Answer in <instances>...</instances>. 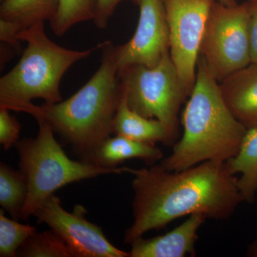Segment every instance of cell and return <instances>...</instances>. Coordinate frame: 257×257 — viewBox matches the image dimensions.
Returning <instances> with one entry per match:
<instances>
[{
	"label": "cell",
	"mask_w": 257,
	"mask_h": 257,
	"mask_svg": "<svg viewBox=\"0 0 257 257\" xmlns=\"http://www.w3.org/2000/svg\"><path fill=\"white\" fill-rule=\"evenodd\" d=\"M134 176L133 222L124 242L131 244L150 230L194 214L224 220L232 215L244 199L238 178L226 162H202L185 170L170 172L160 165L149 168L128 167Z\"/></svg>",
	"instance_id": "obj_1"
},
{
	"label": "cell",
	"mask_w": 257,
	"mask_h": 257,
	"mask_svg": "<svg viewBox=\"0 0 257 257\" xmlns=\"http://www.w3.org/2000/svg\"><path fill=\"white\" fill-rule=\"evenodd\" d=\"M111 41L101 49L100 66L92 78L72 96L56 104L20 106L35 119H44L67 142L81 161L89 163L103 142L113 134V122L122 89L118 75L116 51Z\"/></svg>",
	"instance_id": "obj_2"
},
{
	"label": "cell",
	"mask_w": 257,
	"mask_h": 257,
	"mask_svg": "<svg viewBox=\"0 0 257 257\" xmlns=\"http://www.w3.org/2000/svg\"><path fill=\"white\" fill-rule=\"evenodd\" d=\"M183 135L160 165L177 172L207 161L226 162L237 155L247 128L226 105L219 83L201 57L194 87L182 114Z\"/></svg>",
	"instance_id": "obj_3"
},
{
	"label": "cell",
	"mask_w": 257,
	"mask_h": 257,
	"mask_svg": "<svg viewBox=\"0 0 257 257\" xmlns=\"http://www.w3.org/2000/svg\"><path fill=\"white\" fill-rule=\"evenodd\" d=\"M45 23L22 30L18 38L26 42L21 59L0 79V107L16 111L35 99L46 104L63 100L60 86L64 74L74 64L101 50L106 41L86 50H73L57 45L47 37Z\"/></svg>",
	"instance_id": "obj_4"
},
{
	"label": "cell",
	"mask_w": 257,
	"mask_h": 257,
	"mask_svg": "<svg viewBox=\"0 0 257 257\" xmlns=\"http://www.w3.org/2000/svg\"><path fill=\"white\" fill-rule=\"evenodd\" d=\"M36 120L39 125L36 138H25L15 145L20 170L28 185V197L20 220L35 215L48 198L67 184L99 175L126 173L127 167L106 168L72 160L55 140L52 126L45 120Z\"/></svg>",
	"instance_id": "obj_5"
},
{
	"label": "cell",
	"mask_w": 257,
	"mask_h": 257,
	"mask_svg": "<svg viewBox=\"0 0 257 257\" xmlns=\"http://www.w3.org/2000/svg\"><path fill=\"white\" fill-rule=\"evenodd\" d=\"M119 77L128 106L145 117L159 120L173 146L179 135V109L189 94L170 53L155 67L133 66Z\"/></svg>",
	"instance_id": "obj_6"
},
{
	"label": "cell",
	"mask_w": 257,
	"mask_h": 257,
	"mask_svg": "<svg viewBox=\"0 0 257 257\" xmlns=\"http://www.w3.org/2000/svg\"><path fill=\"white\" fill-rule=\"evenodd\" d=\"M249 5L227 6L214 2L208 18L199 57L219 82L251 62Z\"/></svg>",
	"instance_id": "obj_7"
},
{
	"label": "cell",
	"mask_w": 257,
	"mask_h": 257,
	"mask_svg": "<svg viewBox=\"0 0 257 257\" xmlns=\"http://www.w3.org/2000/svg\"><path fill=\"white\" fill-rule=\"evenodd\" d=\"M214 0H163L170 30V55L190 95L201 44Z\"/></svg>",
	"instance_id": "obj_8"
},
{
	"label": "cell",
	"mask_w": 257,
	"mask_h": 257,
	"mask_svg": "<svg viewBox=\"0 0 257 257\" xmlns=\"http://www.w3.org/2000/svg\"><path fill=\"white\" fill-rule=\"evenodd\" d=\"M85 213L79 205L73 212L66 211L60 198L53 194L34 216L62 237L74 257H130V253L116 248L107 239L101 227L88 221Z\"/></svg>",
	"instance_id": "obj_9"
},
{
	"label": "cell",
	"mask_w": 257,
	"mask_h": 257,
	"mask_svg": "<svg viewBox=\"0 0 257 257\" xmlns=\"http://www.w3.org/2000/svg\"><path fill=\"white\" fill-rule=\"evenodd\" d=\"M140 16L133 37L115 47L118 75L136 65L153 67L170 53V30L163 0H138Z\"/></svg>",
	"instance_id": "obj_10"
},
{
	"label": "cell",
	"mask_w": 257,
	"mask_h": 257,
	"mask_svg": "<svg viewBox=\"0 0 257 257\" xmlns=\"http://www.w3.org/2000/svg\"><path fill=\"white\" fill-rule=\"evenodd\" d=\"M207 219L202 214L189 216L182 224L162 236L140 237L131 244L130 257H184L195 255L198 230Z\"/></svg>",
	"instance_id": "obj_11"
},
{
	"label": "cell",
	"mask_w": 257,
	"mask_h": 257,
	"mask_svg": "<svg viewBox=\"0 0 257 257\" xmlns=\"http://www.w3.org/2000/svg\"><path fill=\"white\" fill-rule=\"evenodd\" d=\"M219 83L226 105L247 130L257 126V63L231 74Z\"/></svg>",
	"instance_id": "obj_12"
},
{
	"label": "cell",
	"mask_w": 257,
	"mask_h": 257,
	"mask_svg": "<svg viewBox=\"0 0 257 257\" xmlns=\"http://www.w3.org/2000/svg\"><path fill=\"white\" fill-rule=\"evenodd\" d=\"M162 158V150L155 145L115 135L99 145L93 153L89 163L106 168H115L121 162L131 159L145 161L147 165L151 166Z\"/></svg>",
	"instance_id": "obj_13"
},
{
	"label": "cell",
	"mask_w": 257,
	"mask_h": 257,
	"mask_svg": "<svg viewBox=\"0 0 257 257\" xmlns=\"http://www.w3.org/2000/svg\"><path fill=\"white\" fill-rule=\"evenodd\" d=\"M113 134L140 143H161L170 147L168 134L164 125L159 120L148 119L132 109L123 90L113 122Z\"/></svg>",
	"instance_id": "obj_14"
},
{
	"label": "cell",
	"mask_w": 257,
	"mask_h": 257,
	"mask_svg": "<svg viewBox=\"0 0 257 257\" xmlns=\"http://www.w3.org/2000/svg\"><path fill=\"white\" fill-rule=\"evenodd\" d=\"M226 163L232 175H241L238 187L244 202L252 203L257 195V126L247 130L237 155Z\"/></svg>",
	"instance_id": "obj_15"
},
{
	"label": "cell",
	"mask_w": 257,
	"mask_h": 257,
	"mask_svg": "<svg viewBox=\"0 0 257 257\" xmlns=\"http://www.w3.org/2000/svg\"><path fill=\"white\" fill-rule=\"evenodd\" d=\"M58 7L59 0H3L0 20L13 24L20 32L37 23H50Z\"/></svg>",
	"instance_id": "obj_16"
},
{
	"label": "cell",
	"mask_w": 257,
	"mask_h": 257,
	"mask_svg": "<svg viewBox=\"0 0 257 257\" xmlns=\"http://www.w3.org/2000/svg\"><path fill=\"white\" fill-rule=\"evenodd\" d=\"M28 185L20 170L0 164V204L15 220H19L26 202Z\"/></svg>",
	"instance_id": "obj_17"
},
{
	"label": "cell",
	"mask_w": 257,
	"mask_h": 257,
	"mask_svg": "<svg viewBox=\"0 0 257 257\" xmlns=\"http://www.w3.org/2000/svg\"><path fill=\"white\" fill-rule=\"evenodd\" d=\"M96 5L97 0H59L57 14L50 22L52 32L62 37L77 24L93 21Z\"/></svg>",
	"instance_id": "obj_18"
},
{
	"label": "cell",
	"mask_w": 257,
	"mask_h": 257,
	"mask_svg": "<svg viewBox=\"0 0 257 257\" xmlns=\"http://www.w3.org/2000/svg\"><path fill=\"white\" fill-rule=\"evenodd\" d=\"M18 256L74 257L67 243L52 229L42 232L37 231L20 247Z\"/></svg>",
	"instance_id": "obj_19"
},
{
	"label": "cell",
	"mask_w": 257,
	"mask_h": 257,
	"mask_svg": "<svg viewBox=\"0 0 257 257\" xmlns=\"http://www.w3.org/2000/svg\"><path fill=\"white\" fill-rule=\"evenodd\" d=\"M3 210L0 211V256H17L24 243L37 232L36 227L9 219Z\"/></svg>",
	"instance_id": "obj_20"
},
{
	"label": "cell",
	"mask_w": 257,
	"mask_h": 257,
	"mask_svg": "<svg viewBox=\"0 0 257 257\" xmlns=\"http://www.w3.org/2000/svg\"><path fill=\"white\" fill-rule=\"evenodd\" d=\"M9 111L0 107V144L5 151L18 143L22 130L21 124Z\"/></svg>",
	"instance_id": "obj_21"
},
{
	"label": "cell",
	"mask_w": 257,
	"mask_h": 257,
	"mask_svg": "<svg viewBox=\"0 0 257 257\" xmlns=\"http://www.w3.org/2000/svg\"><path fill=\"white\" fill-rule=\"evenodd\" d=\"M125 1L138 4V0H97L95 17L93 20L96 28L101 30L106 28L118 5Z\"/></svg>",
	"instance_id": "obj_22"
},
{
	"label": "cell",
	"mask_w": 257,
	"mask_h": 257,
	"mask_svg": "<svg viewBox=\"0 0 257 257\" xmlns=\"http://www.w3.org/2000/svg\"><path fill=\"white\" fill-rule=\"evenodd\" d=\"M248 2V1H247ZM249 5V35L250 55L251 62L257 63V0L248 2Z\"/></svg>",
	"instance_id": "obj_23"
},
{
	"label": "cell",
	"mask_w": 257,
	"mask_h": 257,
	"mask_svg": "<svg viewBox=\"0 0 257 257\" xmlns=\"http://www.w3.org/2000/svg\"><path fill=\"white\" fill-rule=\"evenodd\" d=\"M19 30L13 24L0 20V40L15 51L21 50V40L18 38Z\"/></svg>",
	"instance_id": "obj_24"
},
{
	"label": "cell",
	"mask_w": 257,
	"mask_h": 257,
	"mask_svg": "<svg viewBox=\"0 0 257 257\" xmlns=\"http://www.w3.org/2000/svg\"><path fill=\"white\" fill-rule=\"evenodd\" d=\"M246 254L248 256L257 257V239L248 246Z\"/></svg>",
	"instance_id": "obj_25"
},
{
	"label": "cell",
	"mask_w": 257,
	"mask_h": 257,
	"mask_svg": "<svg viewBox=\"0 0 257 257\" xmlns=\"http://www.w3.org/2000/svg\"><path fill=\"white\" fill-rule=\"evenodd\" d=\"M214 1L217 2V3H221V4L227 5V6H233V5L238 4L236 0H214Z\"/></svg>",
	"instance_id": "obj_26"
},
{
	"label": "cell",
	"mask_w": 257,
	"mask_h": 257,
	"mask_svg": "<svg viewBox=\"0 0 257 257\" xmlns=\"http://www.w3.org/2000/svg\"><path fill=\"white\" fill-rule=\"evenodd\" d=\"M246 1H248V2L254 1V0H246Z\"/></svg>",
	"instance_id": "obj_27"
}]
</instances>
